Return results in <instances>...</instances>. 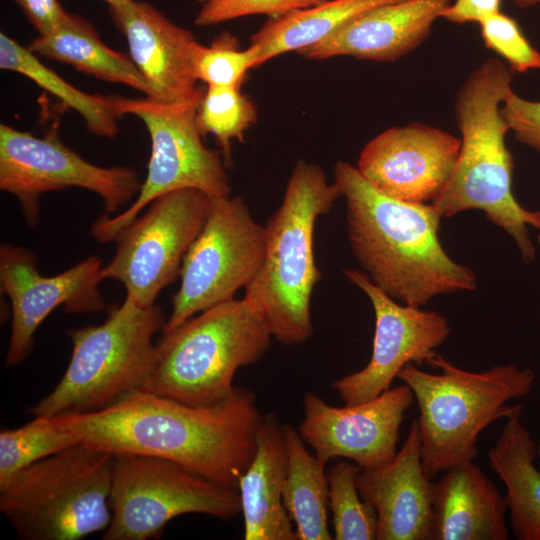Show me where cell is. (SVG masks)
<instances>
[{
  "instance_id": "cell-1",
  "label": "cell",
  "mask_w": 540,
  "mask_h": 540,
  "mask_svg": "<svg viewBox=\"0 0 540 540\" xmlns=\"http://www.w3.org/2000/svg\"><path fill=\"white\" fill-rule=\"evenodd\" d=\"M56 416L79 442L114 455L166 459L234 489L254 457L263 419L254 393L237 386L212 405L138 390L101 410Z\"/></svg>"
},
{
  "instance_id": "cell-2",
  "label": "cell",
  "mask_w": 540,
  "mask_h": 540,
  "mask_svg": "<svg viewBox=\"0 0 540 540\" xmlns=\"http://www.w3.org/2000/svg\"><path fill=\"white\" fill-rule=\"evenodd\" d=\"M334 177L346 201L351 250L377 288L417 307L476 288L472 269L444 250L438 235L442 217L432 204L389 197L345 161L336 163Z\"/></svg>"
},
{
  "instance_id": "cell-3",
  "label": "cell",
  "mask_w": 540,
  "mask_h": 540,
  "mask_svg": "<svg viewBox=\"0 0 540 540\" xmlns=\"http://www.w3.org/2000/svg\"><path fill=\"white\" fill-rule=\"evenodd\" d=\"M513 74L507 63L489 58L461 85L454 104L461 133L459 155L447 185L431 204L442 218L483 211L514 239L522 258L531 262L535 249L528 226L538 227L539 213L523 208L513 195V158L506 145L510 128L500 111L513 90Z\"/></svg>"
},
{
  "instance_id": "cell-4",
  "label": "cell",
  "mask_w": 540,
  "mask_h": 540,
  "mask_svg": "<svg viewBox=\"0 0 540 540\" xmlns=\"http://www.w3.org/2000/svg\"><path fill=\"white\" fill-rule=\"evenodd\" d=\"M339 197L338 186L328 182L319 165L299 160L279 208L265 225L264 262L243 298L260 310L272 336L284 345L303 344L313 334L311 296L321 279L314 229Z\"/></svg>"
},
{
  "instance_id": "cell-5",
  "label": "cell",
  "mask_w": 540,
  "mask_h": 540,
  "mask_svg": "<svg viewBox=\"0 0 540 540\" xmlns=\"http://www.w3.org/2000/svg\"><path fill=\"white\" fill-rule=\"evenodd\" d=\"M426 364L440 373L410 363L397 378L410 387L418 405L422 462L433 480L447 469L475 459L479 435L508 416L512 409L508 401L531 393L536 376L532 369L514 364L468 371L438 353Z\"/></svg>"
},
{
  "instance_id": "cell-6",
  "label": "cell",
  "mask_w": 540,
  "mask_h": 540,
  "mask_svg": "<svg viewBox=\"0 0 540 540\" xmlns=\"http://www.w3.org/2000/svg\"><path fill=\"white\" fill-rule=\"evenodd\" d=\"M272 333L244 298L217 304L163 332L146 391L189 405L215 404L228 397L237 371L259 361Z\"/></svg>"
},
{
  "instance_id": "cell-7",
  "label": "cell",
  "mask_w": 540,
  "mask_h": 540,
  "mask_svg": "<svg viewBox=\"0 0 540 540\" xmlns=\"http://www.w3.org/2000/svg\"><path fill=\"white\" fill-rule=\"evenodd\" d=\"M167 320L157 304L141 306L126 297L108 308L106 320L68 330L72 355L59 383L29 412L34 416L101 410L127 394L146 390L157 349L154 335Z\"/></svg>"
},
{
  "instance_id": "cell-8",
  "label": "cell",
  "mask_w": 540,
  "mask_h": 540,
  "mask_svg": "<svg viewBox=\"0 0 540 540\" xmlns=\"http://www.w3.org/2000/svg\"><path fill=\"white\" fill-rule=\"evenodd\" d=\"M114 454L77 443L18 472L0 511L25 540H78L105 531Z\"/></svg>"
},
{
  "instance_id": "cell-9",
  "label": "cell",
  "mask_w": 540,
  "mask_h": 540,
  "mask_svg": "<svg viewBox=\"0 0 540 540\" xmlns=\"http://www.w3.org/2000/svg\"><path fill=\"white\" fill-rule=\"evenodd\" d=\"M120 116L134 115L145 125L151 139L147 175L140 191L124 211L101 214L91 226L94 238L107 243L156 198L169 192L193 188L210 197L231 195L223 158L207 148L197 123L194 104L164 103L148 97L114 96Z\"/></svg>"
},
{
  "instance_id": "cell-10",
  "label": "cell",
  "mask_w": 540,
  "mask_h": 540,
  "mask_svg": "<svg viewBox=\"0 0 540 540\" xmlns=\"http://www.w3.org/2000/svg\"><path fill=\"white\" fill-rule=\"evenodd\" d=\"M109 504L104 540L157 539L168 522L183 514L230 521L241 513L237 489L175 462L131 453L114 455Z\"/></svg>"
},
{
  "instance_id": "cell-11",
  "label": "cell",
  "mask_w": 540,
  "mask_h": 540,
  "mask_svg": "<svg viewBox=\"0 0 540 540\" xmlns=\"http://www.w3.org/2000/svg\"><path fill=\"white\" fill-rule=\"evenodd\" d=\"M265 226L239 197H211L205 223L180 269V287L163 332L217 304L234 299L259 272L265 258Z\"/></svg>"
},
{
  "instance_id": "cell-12",
  "label": "cell",
  "mask_w": 540,
  "mask_h": 540,
  "mask_svg": "<svg viewBox=\"0 0 540 540\" xmlns=\"http://www.w3.org/2000/svg\"><path fill=\"white\" fill-rule=\"evenodd\" d=\"M142 181L128 166L101 167L60 140L52 127L42 137L0 124V189L13 195L29 226L39 222L43 194L78 187L100 196L115 215L138 195Z\"/></svg>"
},
{
  "instance_id": "cell-13",
  "label": "cell",
  "mask_w": 540,
  "mask_h": 540,
  "mask_svg": "<svg viewBox=\"0 0 540 540\" xmlns=\"http://www.w3.org/2000/svg\"><path fill=\"white\" fill-rule=\"evenodd\" d=\"M211 197L193 188L164 194L114 237L116 251L102 279L123 284L126 297L147 307L179 276L183 259L200 233Z\"/></svg>"
},
{
  "instance_id": "cell-14",
  "label": "cell",
  "mask_w": 540,
  "mask_h": 540,
  "mask_svg": "<svg viewBox=\"0 0 540 540\" xmlns=\"http://www.w3.org/2000/svg\"><path fill=\"white\" fill-rule=\"evenodd\" d=\"M102 259L91 255L60 274L42 276L36 254L22 246H0V290L11 305V332L5 366L13 367L30 355L34 335L57 307L66 313H94L105 308L99 289Z\"/></svg>"
},
{
  "instance_id": "cell-15",
  "label": "cell",
  "mask_w": 540,
  "mask_h": 540,
  "mask_svg": "<svg viewBox=\"0 0 540 540\" xmlns=\"http://www.w3.org/2000/svg\"><path fill=\"white\" fill-rule=\"evenodd\" d=\"M347 279L369 298L375 314L372 354L367 365L332 383L344 404L369 401L386 390L407 364L426 363L449 336L448 319L433 310L398 303L359 269H345Z\"/></svg>"
},
{
  "instance_id": "cell-16",
  "label": "cell",
  "mask_w": 540,
  "mask_h": 540,
  "mask_svg": "<svg viewBox=\"0 0 540 540\" xmlns=\"http://www.w3.org/2000/svg\"><path fill=\"white\" fill-rule=\"evenodd\" d=\"M413 402V392L404 383L369 401L342 407L307 392L298 432L325 464L345 458L361 468L378 467L395 457L400 428Z\"/></svg>"
},
{
  "instance_id": "cell-17",
  "label": "cell",
  "mask_w": 540,
  "mask_h": 540,
  "mask_svg": "<svg viewBox=\"0 0 540 540\" xmlns=\"http://www.w3.org/2000/svg\"><path fill=\"white\" fill-rule=\"evenodd\" d=\"M461 140L442 129L412 122L391 127L362 149L357 169L383 194L433 203L454 170Z\"/></svg>"
},
{
  "instance_id": "cell-18",
  "label": "cell",
  "mask_w": 540,
  "mask_h": 540,
  "mask_svg": "<svg viewBox=\"0 0 540 540\" xmlns=\"http://www.w3.org/2000/svg\"><path fill=\"white\" fill-rule=\"evenodd\" d=\"M108 14L151 87V99L199 106L204 90L195 76V59L202 44L193 33L144 1L108 6Z\"/></svg>"
},
{
  "instance_id": "cell-19",
  "label": "cell",
  "mask_w": 540,
  "mask_h": 540,
  "mask_svg": "<svg viewBox=\"0 0 540 540\" xmlns=\"http://www.w3.org/2000/svg\"><path fill=\"white\" fill-rule=\"evenodd\" d=\"M356 486L377 512V540H430L434 482L423 467L417 420L395 457L378 467L361 468Z\"/></svg>"
},
{
  "instance_id": "cell-20",
  "label": "cell",
  "mask_w": 540,
  "mask_h": 540,
  "mask_svg": "<svg viewBox=\"0 0 540 540\" xmlns=\"http://www.w3.org/2000/svg\"><path fill=\"white\" fill-rule=\"evenodd\" d=\"M451 0H400L371 8L298 52L311 60L351 56L395 61L422 44Z\"/></svg>"
},
{
  "instance_id": "cell-21",
  "label": "cell",
  "mask_w": 540,
  "mask_h": 540,
  "mask_svg": "<svg viewBox=\"0 0 540 540\" xmlns=\"http://www.w3.org/2000/svg\"><path fill=\"white\" fill-rule=\"evenodd\" d=\"M504 496L473 461L455 465L434 482L430 540H507Z\"/></svg>"
},
{
  "instance_id": "cell-22",
  "label": "cell",
  "mask_w": 540,
  "mask_h": 540,
  "mask_svg": "<svg viewBox=\"0 0 540 540\" xmlns=\"http://www.w3.org/2000/svg\"><path fill=\"white\" fill-rule=\"evenodd\" d=\"M287 455L282 424L274 412L263 415L254 457L239 479L245 540H297L283 504Z\"/></svg>"
},
{
  "instance_id": "cell-23",
  "label": "cell",
  "mask_w": 540,
  "mask_h": 540,
  "mask_svg": "<svg viewBox=\"0 0 540 540\" xmlns=\"http://www.w3.org/2000/svg\"><path fill=\"white\" fill-rule=\"evenodd\" d=\"M522 410V404L512 406L487 458L505 486L513 536L517 540H540V467L535 464L538 444L522 420Z\"/></svg>"
},
{
  "instance_id": "cell-24",
  "label": "cell",
  "mask_w": 540,
  "mask_h": 540,
  "mask_svg": "<svg viewBox=\"0 0 540 540\" xmlns=\"http://www.w3.org/2000/svg\"><path fill=\"white\" fill-rule=\"evenodd\" d=\"M35 55L73 66L99 80L129 86L145 97L153 92L129 54L115 51L87 19L68 13L50 31L37 34L26 46Z\"/></svg>"
},
{
  "instance_id": "cell-25",
  "label": "cell",
  "mask_w": 540,
  "mask_h": 540,
  "mask_svg": "<svg viewBox=\"0 0 540 540\" xmlns=\"http://www.w3.org/2000/svg\"><path fill=\"white\" fill-rule=\"evenodd\" d=\"M400 0H328L318 5L269 18L251 37L249 48L256 68L291 51L300 52L336 31L353 17Z\"/></svg>"
},
{
  "instance_id": "cell-26",
  "label": "cell",
  "mask_w": 540,
  "mask_h": 540,
  "mask_svg": "<svg viewBox=\"0 0 540 540\" xmlns=\"http://www.w3.org/2000/svg\"><path fill=\"white\" fill-rule=\"evenodd\" d=\"M282 432L287 455L282 497L294 523L297 540H331L326 464L309 452L298 430L292 425L282 424Z\"/></svg>"
},
{
  "instance_id": "cell-27",
  "label": "cell",
  "mask_w": 540,
  "mask_h": 540,
  "mask_svg": "<svg viewBox=\"0 0 540 540\" xmlns=\"http://www.w3.org/2000/svg\"><path fill=\"white\" fill-rule=\"evenodd\" d=\"M0 68L25 76L57 97L83 118L90 133L110 139L118 134L121 116L116 110L114 96L90 94L76 88L4 32L0 33Z\"/></svg>"
},
{
  "instance_id": "cell-28",
  "label": "cell",
  "mask_w": 540,
  "mask_h": 540,
  "mask_svg": "<svg viewBox=\"0 0 540 540\" xmlns=\"http://www.w3.org/2000/svg\"><path fill=\"white\" fill-rule=\"evenodd\" d=\"M80 443L56 415L34 416L26 424L0 432V489L27 466Z\"/></svg>"
},
{
  "instance_id": "cell-29",
  "label": "cell",
  "mask_w": 540,
  "mask_h": 540,
  "mask_svg": "<svg viewBox=\"0 0 540 540\" xmlns=\"http://www.w3.org/2000/svg\"><path fill=\"white\" fill-rule=\"evenodd\" d=\"M256 120V106L240 87L207 86L196 111L201 135L215 137L227 165L231 162L232 141H243Z\"/></svg>"
},
{
  "instance_id": "cell-30",
  "label": "cell",
  "mask_w": 540,
  "mask_h": 540,
  "mask_svg": "<svg viewBox=\"0 0 540 540\" xmlns=\"http://www.w3.org/2000/svg\"><path fill=\"white\" fill-rule=\"evenodd\" d=\"M360 469L354 462L340 461L327 473L335 540H377V512L361 498L356 486Z\"/></svg>"
},
{
  "instance_id": "cell-31",
  "label": "cell",
  "mask_w": 540,
  "mask_h": 540,
  "mask_svg": "<svg viewBox=\"0 0 540 540\" xmlns=\"http://www.w3.org/2000/svg\"><path fill=\"white\" fill-rule=\"evenodd\" d=\"M256 68L254 52L241 49L238 38L228 31L210 45H201L195 59V76L207 86L241 87L250 69Z\"/></svg>"
},
{
  "instance_id": "cell-32",
  "label": "cell",
  "mask_w": 540,
  "mask_h": 540,
  "mask_svg": "<svg viewBox=\"0 0 540 540\" xmlns=\"http://www.w3.org/2000/svg\"><path fill=\"white\" fill-rule=\"evenodd\" d=\"M478 25L486 48L500 55L513 72L540 69V51L532 46L514 18L500 11Z\"/></svg>"
},
{
  "instance_id": "cell-33",
  "label": "cell",
  "mask_w": 540,
  "mask_h": 540,
  "mask_svg": "<svg viewBox=\"0 0 540 540\" xmlns=\"http://www.w3.org/2000/svg\"><path fill=\"white\" fill-rule=\"evenodd\" d=\"M325 1L328 0H208L202 4L194 23L208 27L258 14L276 18Z\"/></svg>"
},
{
  "instance_id": "cell-34",
  "label": "cell",
  "mask_w": 540,
  "mask_h": 540,
  "mask_svg": "<svg viewBox=\"0 0 540 540\" xmlns=\"http://www.w3.org/2000/svg\"><path fill=\"white\" fill-rule=\"evenodd\" d=\"M500 111L515 138L540 152V101L525 99L512 90Z\"/></svg>"
},
{
  "instance_id": "cell-35",
  "label": "cell",
  "mask_w": 540,
  "mask_h": 540,
  "mask_svg": "<svg viewBox=\"0 0 540 540\" xmlns=\"http://www.w3.org/2000/svg\"><path fill=\"white\" fill-rule=\"evenodd\" d=\"M13 1L24 13L37 34L50 31L62 22L69 13L62 7L59 0Z\"/></svg>"
},
{
  "instance_id": "cell-36",
  "label": "cell",
  "mask_w": 540,
  "mask_h": 540,
  "mask_svg": "<svg viewBox=\"0 0 540 540\" xmlns=\"http://www.w3.org/2000/svg\"><path fill=\"white\" fill-rule=\"evenodd\" d=\"M502 0H455L442 12L441 18L455 24L477 23L500 12Z\"/></svg>"
},
{
  "instance_id": "cell-37",
  "label": "cell",
  "mask_w": 540,
  "mask_h": 540,
  "mask_svg": "<svg viewBox=\"0 0 540 540\" xmlns=\"http://www.w3.org/2000/svg\"><path fill=\"white\" fill-rule=\"evenodd\" d=\"M514 3L517 7L526 9L540 4V0H514Z\"/></svg>"
},
{
  "instance_id": "cell-38",
  "label": "cell",
  "mask_w": 540,
  "mask_h": 540,
  "mask_svg": "<svg viewBox=\"0 0 540 540\" xmlns=\"http://www.w3.org/2000/svg\"><path fill=\"white\" fill-rule=\"evenodd\" d=\"M107 3L108 6H118L129 2L130 0H102Z\"/></svg>"
},
{
  "instance_id": "cell-39",
  "label": "cell",
  "mask_w": 540,
  "mask_h": 540,
  "mask_svg": "<svg viewBox=\"0 0 540 540\" xmlns=\"http://www.w3.org/2000/svg\"><path fill=\"white\" fill-rule=\"evenodd\" d=\"M538 213H539V224H538L537 229L539 230L538 242L540 244V211H538Z\"/></svg>"
},
{
  "instance_id": "cell-40",
  "label": "cell",
  "mask_w": 540,
  "mask_h": 540,
  "mask_svg": "<svg viewBox=\"0 0 540 540\" xmlns=\"http://www.w3.org/2000/svg\"><path fill=\"white\" fill-rule=\"evenodd\" d=\"M538 461H539V467H540V442L538 443Z\"/></svg>"
},
{
  "instance_id": "cell-41",
  "label": "cell",
  "mask_w": 540,
  "mask_h": 540,
  "mask_svg": "<svg viewBox=\"0 0 540 540\" xmlns=\"http://www.w3.org/2000/svg\"><path fill=\"white\" fill-rule=\"evenodd\" d=\"M197 3H200V4H204L205 2H207L208 0H195Z\"/></svg>"
}]
</instances>
